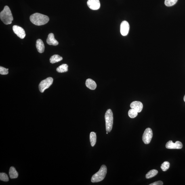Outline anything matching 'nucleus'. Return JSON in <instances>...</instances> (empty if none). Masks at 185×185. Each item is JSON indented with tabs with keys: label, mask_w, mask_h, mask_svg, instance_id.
I'll return each instance as SVG.
<instances>
[{
	"label": "nucleus",
	"mask_w": 185,
	"mask_h": 185,
	"mask_svg": "<svg viewBox=\"0 0 185 185\" xmlns=\"http://www.w3.org/2000/svg\"><path fill=\"white\" fill-rule=\"evenodd\" d=\"M0 180L4 182H8L9 180V177L5 173H0Z\"/></svg>",
	"instance_id": "5701e85b"
},
{
	"label": "nucleus",
	"mask_w": 185,
	"mask_h": 185,
	"mask_svg": "<svg viewBox=\"0 0 185 185\" xmlns=\"http://www.w3.org/2000/svg\"><path fill=\"white\" fill-rule=\"evenodd\" d=\"M53 82V79L51 77L48 78L42 81L39 85V91L41 93H43L46 89H48L52 85Z\"/></svg>",
	"instance_id": "39448f33"
},
{
	"label": "nucleus",
	"mask_w": 185,
	"mask_h": 185,
	"mask_svg": "<svg viewBox=\"0 0 185 185\" xmlns=\"http://www.w3.org/2000/svg\"><path fill=\"white\" fill-rule=\"evenodd\" d=\"M153 133L152 130L150 128H148L145 130L142 136L143 142L145 144H149L151 141Z\"/></svg>",
	"instance_id": "423d86ee"
},
{
	"label": "nucleus",
	"mask_w": 185,
	"mask_h": 185,
	"mask_svg": "<svg viewBox=\"0 0 185 185\" xmlns=\"http://www.w3.org/2000/svg\"><path fill=\"white\" fill-rule=\"evenodd\" d=\"M178 0H165V4L166 6L170 7L176 3Z\"/></svg>",
	"instance_id": "412c9836"
},
{
	"label": "nucleus",
	"mask_w": 185,
	"mask_h": 185,
	"mask_svg": "<svg viewBox=\"0 0 185 185\" xmlns=\"http://www.w3.org/2000/svg\"><path fill=\"white\" fill-rule=\"evenodd\" d=\"M138 112L136 110L131 108L128 112V115L129 117L131 118H134L138 116Z\"/></svg>",
	"instance_id": "aec40b11"
},
{
	"label": "nucleus",
	"mask_w": 185,
	"mask_h": 185,
	"mask_svg": "<svg viewBox=\"0 0 185 185\" xmlns=\"http://www.w3.org/2000/svg\"><path fill=\"white\" fill-rule=\"evenodd\" d=\"M86 86L87 87L91 90H94L96 89L97 85L96 82L91 79L87 80L85 82Z\"/></svg>",
	"instance_id": "4468645a"
},
{
	"label": "nucleus",
	"mask_w": 185,
	"mask_h": 185,
	"mask_svg": "<svg viewBox=\"0 0 185 185\" xmlns=\"http://www.w3.org/2000/svg\"><path fill=\"white\" fill-rule=\"evenodd\" d=\"M13 31L18 37L21 39H24L25 37L26 34L24 28L18 26H14L12 28Z\"/></svg>",
	"instance_id": "0eeeda50"
},
{
	"label": "nucleus",
	"mask_w": 185,
	"mask_h": 185,
	"mask_svg": "<svg viewBox=\"0 0 185 185\" xmlns=\"http://www.w3.org/2000/svg\"><path fill=\"white\" fill-rule=\"evenodd\" d=\"M68 67L67 64H62L57 68L56 70L59 73H64L68 71Z\"/></svg>",
	"instance_id": "f3484780"
},
{
	"label": "nucleus",
	"mask_w": 185,
	"mask_h": 185,
	"mask_svg": "<svg viewBox=\"0 0 185 185\" xmlns=\"http://www.w3.org/2000/svg\"><path fill=\"white\" fill-rule=\"evenodd\" d=\"M184 102H185V95H184Z\"/></svg>",
	"instance_id": "a878e982"
},
{
	"label": "nucleus",
	"mask_w": 185,
	"mask_h": 185,
	"mask_svg": "<svg viewBox=\"0 0 185 185\" xmlns=\"http://www.w3.org/2000/svg\"><path fill=\"white\" fill-rule=\"evenodd\" d=\"M36 47L38 51L40 53L44 52L45 50V46L42 41L41 39H38L36 42Z\"/></svg>",
	"instance_id": "ddd939ff"
},
{
	"label": "nucleus",
	"mask_w": 185,
	"mask_h": 185,
	"mask_svg": "<svg viewBox=\"0 0 185 185\" xmlns=\"http://www.w3.org/2000/svg\"><path fill=\"white\" fill-rule=\"evenodd\" d=\"M130 106L131 108L136 110L138 112H141L143 108V105L140 101H134L131 103Z\"/></svg>",
	"instance_id": "9b49d317"
},
{
	"label": "nucleus",
	"mask_w": 185,
	"mask_h": 185,
	"mask_svg": "<svg viewBox=\"0 0 185 185\" xmlns=\"http://www.w3.org/2000/svg\"><path fill=\"white\" fill-rule=\"evenodd\" d=\"M163 184V183L161 181H157L149 184L150 185H162Z\"/></svg>",
	"instance_id": "393cba45"
},
{
	"label": "nucleus",
	"mask_w": 185,
	"mask_h": 185,
	"mask_svg": "<svg viewBox=\"0 0 185 185\" xmlns=\"http://www.w3.org/2000/svg\"><path fill=\"white\" fill-rule=\"evenodd\" d=\"M170 167V163L168 161H165L162 164L161 168L164 171H166Z\"/></svg>",
	"instance_id": "4be33fe9"
},
{
	"label": "nucleus",
	"mask_w": 185,
	"mask_h": 185,
	"mask_svg": "<svg viewBox=\"0 0 185 185\" xmlns=\"http://www.w3.org/2000/svg\"><path fill=\"white\" fill-rule=\"evenodd\" d=\"M130 28L128 22L126 21L122 22L121 25V32L122 35L125 36L128 34Z\"/></svg>",
	"instance_id": "9d476101"
},
{
	"label": "nucleus",
	"mask_w": 185,
	"mask_h": 185,
	"mask_svg": "<svg viewBox=\"0 0 185 185\" xmlns=\"http://www.w3.org/2000/svg\"><path fill=\"white\" fill-rule=\"evenodd\" d=\"M0 18L4 24H10L12 23L13 17L10 8L7 6H6L3 10L0 13Z\"/></svg>",
	"instance_id": "f03ea898"
},
{
	"label": "nucleus",
	"mask_w": 185,
	"mask_h": 185,
	"mask_svg": "<svg viewBox=\"0 0 185 185\" xmlns=\"http://www.w3.org/2000/svg\"><path fill=\"white\" fill-rule=\"evenodd\" d=\"M106 133H107V134H108V132H107Z\"/></svg>",
	"instance_id": "bb28decb"
},
{
	"label": "nucleus",
	"mask_w": 185,
	"mask_h": 185,
	"mask_svg": "<svg viewBox=\"0 0 185 185\" xmlns=\"http://www.w3.org/2000/svg\"><path fill=\"white\" fill-rule=\"evenodd\" d=\"M106 121V128L107 132H110L111 131L113 125V114L112 110L108 109L105 114Z\"/></svg>",
	"instance_id": "20e7f679"
},
{
	"label": "nucleus",
	"mask_w": 185,
	"mask_h": 185,
	"mask_svg": "<svg viewBox=\"0 0 185 185\" xmlns=\"http://www.w3.org/2000/svg\"><path fill=\"white\" fill-rule=\"evenodd\" d=\"M62 60V57L58 55H54L51 57L50 62L51 64L60 62Z\"/></svg>",
	"instance_id": "dca6fc26"
},
{
	"label": "nucleus",
	"mask_w": 185,
	"mask_h": 185,
	"mask_svg": "<svg viewBox=\"0 0 185 185\" xmlns=\"http://www.w3.org/2000/svg\"><path fill=\"white\" fill-rule=\"evenodd\" d=\"M182 143L179 141H177L175 143H174L172 141H169L166 145V148L170 149H180L182 148Z\"/></svg>",
	"instance_id": "6e6552de"
},
{
	"label": "nucleus",
	"mask_w": 185,
	"mask_h": 185,
	"mask_svg": "<svg viewBox=\"0 0 185 185\" xmlns=\"http://www.w3.org/2000/svg\"><path fill=\"white\" fill-rule=\"evenodd\" d=\"M87 4L89 8L93 10H98L100 6L99 0H88Z\"/></svg>",
	"instance_id": "1a4fd4ad"
},
{
	"label": "nucleus",
	"mask_w": 185,
	"mask_h": 185,
	"mask_svg": "<svg viewBox=\"0 0 185 185\" xmlns=\"http://www.w3.org/2000/svg\"><path fill=\"white\" fill-rule=\"evenodd\" d=\"M90 140L91 146H94L96 142V133L94 132H91L90 134Z\"/></svg>",
	"instance_id": "a211bd4d"
},
{
	"label": "nucleus",
	"mask_w": 185,
	"mask_h": 185,
	"mask_svg": "<svg viewBox=\"0 0 185 185\" xmlns=\"http://www.w3.org/2000/svg\"><path fill=\"white\" fill-rule=\"evenodd\" d=\"M30 20L32 23L36 26H41L46 24L49 20V17L46 15L36 13L30 17Z\"/></svg>",
	"instance_id": "f257e3e1"
},
{
	"label": "nucleus",
	"mask_w": 185,
	"mask_h": 185,
	"mask_svg": "<svg viewBox=\"0 0 185 185\" xmlns=\"http://www.w3.org/2000/svg\"><path fill=\"white\" fill-rule=\"evenodd\" d=\"M107 172V168L105 165H103L98 171L93 175L91 177V182L96 183L101 182L103 180Z\"/></svg>",
	"instance_id": "7ed1b4c3"
},
{
	"label": "nucleus",
	"mask_w": 185,
	"mask_h": 185,
	"mask_svg": "<svg viewBox=\"0 0 185 185\" xmlns=\"http://www.w3.org/2000/svg\"><path fill=\"white\" fill-rule=\"evenodd\" d=\"M9 175L11 179H16L18 177V173L14 167H11L9 169Z\"/></svg>",
	"instance_id": "2eb2a0df"
},
{
	"label": "nucleus",
	"mask_w": 185,
	"mask_h": 185,
	"mask_svg": "<svg viewBox=\"0 0 185 185\" xmlns=\"http://www.w3.org/2000/svg\"><path fill=\"white\" fill-rule=\"evenodd\" d=\"M8 69H6L3 67H0V74L2 75H6L8 73Z\"/></svg>",
	"instance_id": "b1692460"
},
{
	"label": "nucleus",
	"mask_w": 185,
	"mask_h": 185,
	"mask_svg": "<svg viewBox=\"0 0 185 185\" xmlns=\"http://www.w3.org/2000/svg\"><path fill=\"white\" fill-rule=\"evenodd\" d=\"M46 42L50 45L57 46L58 44V42L55 39L54 34L52 33L49 34L46 40Z\"/></svg>",
	"instance_id": "f8f14e48"
},
{
	"label": "nucleus",
	"mask_w": 185,
	"mask_h": 185,
	"mask_svg": "<svg viewBox=\"0 0 185 185\" xmlns=\"http://www.w3.org/2000/svg\"><path fill=\"white\" fill-rule=\"evenodd\" d=\"M158 171L156 170L153 169L150 170L146 175V179H150L156 176L157 174Z\"/></svg>",
	"instance_id": "6ab92c4d"
}]
</instances>
